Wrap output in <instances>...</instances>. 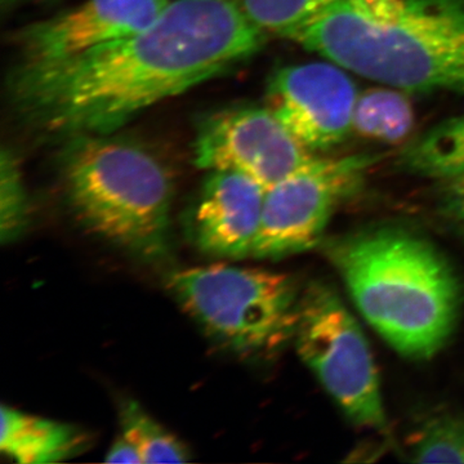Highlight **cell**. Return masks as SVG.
I'll return each mask as SVG.
<instances>
[{
    "instance_id": "cell-1",
    "label": "cell",
    "mask_w": 464,
    "mask_h": 464,
    "mask_svg": "<svg viewBox=\"0 0 464 464\" xmlns=\"http://www.w3.org/2000/svg\"><path fill=\"white\" fill-rule=\"evenodd\" d=\"M264 39L237 0H170L141 32L67 60L18 66L12 102L45 136L112 134L146 109L248 60Z\"/></svg>"
},
{
    "instance_id": "cell-2",
    "label": "cell",
    "mask_w": 464,
    "mask_h": 464,
    "mask_svg": "<svg viewBox=\"0 0 464 464\" xmlns=\"http://www.w3.org/2000/svg\"><path fill=\"white\" fill-rule=\"evenodd\" d=\"M289 39L387 87L464 94V0H337Z\"/></svg>"
},
{
    "instance_id": "cell-3",
    "label": "cell",
    "mask_w": 464,
    "mask_h": 464,
    "mask_svg": "<svg viewBox=\"0 0 464 464\" xmlns=\"http://www.w3.org/2000/svg\"><path fill=\"white\" fill-rule=\"evenodd\" d=\"M325 248L356 307L391 347L426 360L445 346L459 319L463 288L433 244L402 228L374 227Z\"/></svg>"
},
{
    "instance_id": "cell-4",
    "label": "cell",
    "mask_w": 464,
    "mask_h": 464,
    "mask_svg": "<svg viewBox=\"0 0 464 464\" xmlns=\"http://www.w3.org/2000/svg\"><path fill=\"white\" fill-rule=\"evenodd\" d=\"M61 176L85 227L139 257L167 255L172 181L148 150L112 134L75 137L63 150Z\"/></svg>"
},
{
    "instance_id": "cell-5",
    "label": "cell",
    "mask_w": 464,
    "mask_h": 464,
    "mask_svg": "<svg viewBox=\"0 0 464 464\" xmlns=\"http://www.w3.org/2000/svg\"><path fill=\"white\" fill-rule=\"evenodd\" d=\"M168 288L206 331L240 353L295 340L302 292L289 275L216 264L174 271Z\"/></svg>"
},
{
    "instance_id": "cell-6",
    "label": "cell",
    "mask_w": 464,
    "mask_h": 464,
    "mask_svg": "<svg viewBox=\"0 0 464 464\" xmlns=\"http://www.w3.org/2000/svg\"><path fill=\"white\" fill-rule=\"evenodd\" d=\"M295 341L304 364L351 423L387 429L373 353L359 323L331 286L314 282L302 292Z\"/></svg>"
},
{
    "instance_id": "cell-7",
    "label": "cell",
    "mask_w": 464,
    "mask_h": 464,
    "mask_svg": "<svg viewBox=\"0 0 464 464\" xmlns=\"http://www.w3.org/2000/svg\"><path fill=\"white\" fill-rule=\"evenodd\" d=\"M371 158H315L266 191L250 257L277 259L313 249L333 213L362 186Z\"/></svg>"
},
{
    "instance_id": "cell-8",
    "label": "cell",
    "mask_w": 464,
    "mask_h": 464,
    "mask_svg": "<svg viewBox=\"0 0 464 464\" xmlns=\"http://www.w3.org/2000/svg\"><path fill=\"white\" fill-rule=\"evenodd\" d=\"M195 166L231 170L273 188L315 159L268 108L244 106L216 112L198 124Z\"/></svg>"
},
{
    "instance_id": "cell-9",
    "label": "cell",
    "mask_w": 464,
    "mask_h": 464,
    "mask_svg": "<svg viewBox=\"0 0 464 464\" xmlns=\"http://www.w3.org/2000/svg\"><path fill=\"white\" fill-rule=\"evenodd\" d=\"M347 70L328 61L286 66L268 84V109L310 151L340 145L353 130L357 100Z\"/></svg>"
},
{
    "instance_id": "cell-10",
    "label": "cell",
    "mask_w": 464,
    "mask_h": 464,
    "mask_svg": "<svg viewBox=\"0 0 464 464\" xmlns=\"http://www.w3.org/2000/svg\"><path fill=\"white\" fill-rule=\"evenodd\" d=\"M170 0H85L27 26L18 36L21 66L57 63L151 25Z\"/></svg>"
},
{
    "instance_id": "cell-11",
    "label": "cell",
    "mask_w": 464,
    "mask_h": 464,
    "mask_svg": "<svg viewBox=\"0 0 464 464\" xmlns=\"http://www.w3.org/2000/svg\"><path fill=\"white\" fill-rule=\"evenodd\" d=\"M266 191L246 174L209 172L194 215L199 248L218 257H250L261 227Z\"/></svg>"
},
{
    "instance_id": "cell-12",
    "label": "cell",
    "mask_w": 464,
    "mask_h": 464,
    "mask_svg": "<svg viewBox=\"0 0 464 464\" xmlns=\"http://www.w3.org/2000/svg\"><path fill=\"white\" fill-rule=\"evenodd\" d=\"M87 438L72 424L2 408L0 450L21 464L63 462L83 450Z\"/></svg>"
},
{
    "instance_id": "cell-13",
    "label": "cell",
    "mask_w": 464,
    "mask_h": 464,
    "mask_svg": "<svg viewBox=\"0 0 464 464\" xmlns=\"http://www.w3.org/2000/svg\"><path fill=\"white\" fill-rule=\"evenodd\" d=\"M402 166L432 179H450L464 170V115L435 125L402 151Z\"/></svg>"
},
{
    "instance_id": "cell-14",
    "label": "cell",
    "mask_w": 464,
    "mask_h": 464,
    "mask_svg": "<svg viewBox=\"0 0 464 464\" xmlns=\"http://www.w3.org/2000/svg\"><path fill=\"white\" fill-rule=\"evenodd\" d=\"M414 125L411 101L398 88H375L357 96L353 130L368 139L404 141Z\"/></svg>"
},
{
    "instance_id": "cell-15",
    "label": "cell",
    "mask_w": 464,
    "mask_h": 464,
    "mask_svg": "<svg viewBox=\"0 0 464 464\" xmlns=\"http://www.w3.org/2000/svg\"><path fill=\"white\" fill-rule=\"evenodd\" d=\"M121 433L139 449L143 463H183L188 460V449L179 439L134 400H125L119 409Z\"/></svg>"
},
{
    "instance_id": "cell-16",
    "label": "cell",
    "mask_w": 464,
    "mask_h": 464,
    "mask_svg": "<svg viewBox=\"0 0 464 464\" xmlns=\"http://www.w3.org/2000/svg\"><path fill=\"white\" fill-rule=\"evenodd\" d=\"M406 445L411 462L464 464V418L433 415L415 430Z\"/></svg>"
},
{
    "instance_id": "cell-17",
    "label": "cell",
    "mask_w": 464,
    "mask_h": 464,
    "mask_svg": "<svg viewBox=\"0 0 464 464\" xmlns=\"http://www.w3.org/2000/svg\"><path fill=\"white\" fill-rule=\"evenodd\" d=\"M250 23L262 33L289 38L295 30L337 0H237Z\"/></svg>"
},
{
    "instance_id": "cell-18",
    "label": "cell",
    "mask_w": 464,
    "mask_h": 464,
    "mask_svg": "<svg viewBox=\"0 0 464 464\" xmlns=\"http://www.w3.org/2000/svg\"><path fill=\"white\" fill-rule=\"evenodd\" d=\"M29 221V200L20 161L11 149L0 155V237L11 243L25 230Z\"/></svg>"
},
{
    "instance_id": "cell-19",
    "label": "cell",
    "mask_w": 464,
    "mask_h": 464,
    "mask_svg": "<svg viewBox=\"0 0 464 464\" xmlns=\"http://www.w3.org/2000/svg\"><path fill=\"white\" fill-rule=\"evenodd\" d=\"M444 182L445 210L464 237V170Z\"/></svg>"
},
{
    "instance_id": "cell-20",
    "label": "cell",
    "mask_w": 464,
    "mask_h": 464,
    "mask_svg": "<svg viewBox=\"0 0 464 464\" xmlns=\"http://www.w3.org/2000/svg\"><path fill=\"white\" fill-rule=\"evenodd\" d=\"M105 460L108 463H143L139 449L134 447L132 442L121 435V433L112 442Z\"/></svg>"
},
{
    "instance_id": "cell-21",
    "label": "cell",
    "mask_w": 464,
    "mask_h": 464,
    "mask_svg": "<svg viewBox=\"0 0 464 464\" xmlns=\"http://www.w3.org/2000/svg\"><path fill=\"white\" fill-rule=\"evenodd\" d=\"M5 3H8L9 5H14V3L20 2V0H3Z\"/></svg>"
}]
</instances>
